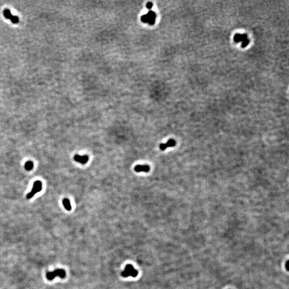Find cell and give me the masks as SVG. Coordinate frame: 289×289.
Here are the masks:
<instances>
[{
	"instance_id": "obj_1",
	"label": "cell",
	"mask_w": 289,
	"mask_h": 289,
	"mask_svg": "<svg viewBox=\"0 0 289 289\" xmlns=\"http://www.w3.org/2000/svg\"><path fill=\"white\" fill-rule=\"evenodd\" d=\"M138 272L137 270L133 267V265L128 264L125 268V270L122 272L121 275L124 277H128L129 276H132L133 277H135L137 276Z\"/></svg>"
},
{
	"instance_id": "obj_2",
	"label": "cell",
	"mask_w": 289,
	"mask_h": 289,
	"mask_svg": "<svg viewBox=\"0 0 289 289\" xmlns=\"http://www.w3.org/2000/svg\"><path fill=\"white\" fill-rule=\"evenodd\" d=\"M66 276V273L64 269H56L55 271L52 272H48L47 273V278L48 280L52 281L56 276H59L62 278H65Z\"/></svg>"
},
{
	"instance_id": "obj_3",
	"label": "cell",
	"mask_w": 289,
	"mask_h": 289,
	"mask_svg": "<svg viewBox=\"0 0 289 289\" xmlns=\"http://www.w3.org/2000/svg\"><path fill=\"white\" fill-rule=\"evenodd\" d=\"M42 184L41 182L39 181L35 182L34 184H33V187L32 189V191L26 196L27 199H29L32 198L36 193H37L42 190Z\"/></svg>"
},
{
	"instance_id": "obj_4",
	"label": "cell",
	"mask_w": 289,
	"mask_h": 289,
	"mask_svg": "<svg viewBox=\"0 0 289 289\" xmlns=\"http://www.w3.org/2000/svg\"><path fill=\"white\" fill-rule=\"evenodd\" d=\"M156 18V15L154 12L149 11L147 14L142 17L141 19L142 22L148 23L150 24H153Z\"/></svg>"
},
{
	"instance_id": "obj_5",
	"label": "cell",
	"mask_w": 289,
	"mask_h": 289,
	"mask_svg": "<svg viewBox=\"0 0 289 289\" xmlns=\"http://www.w3.org/2000/svg\"><path fill=\"white\" fill-rule=\"evenodd\" d=\"M74 160L76 162L80 163L82 164H85L89 160V157L87 155L80 156L79 155H76L74 158Z\"/></svg>"
},
{
	"instance_id": "obj_6",
	"label": "cell",
	"mask_w": 289,
	"mask_h": 289,
	"mask_svg": "<svg viewBox=\"0 0 289 289\" xmlns=\"http://www.w3.org/2000/svg\"><path fill=\"white\" fill-rule=\"evenodd\" d=\"M134 170L137 172H147L150 170V167L147 165H137L134 167Z\"/></svg>"
},
{
	"instance_id": "obj_7",
	"label": "cell",
	"mask_w": 289,
	"mask_h": 289,
	"mask_svg": "<svg viewBox=\"0 0 289 289\" xmlns=\"http://www.w3.org/2000/svg\"><path fill=\"white\" fill-rule=\"evenodd\" d=\"M176 145V141L173 139H170L168 141L166 144H161L160 145V148L162 151H164L169 147H173Z\"/></svg>"
},
{
	"instance_id": "obj_8",
	"label": "cell",
	"mask_w": 289,
	"mask_h": 289,
	"mask_svg": "<svg viewBox=\"0 0 289 289\" xmlns=\"http://www.w3.org/2000/svg\"><path fill=\"white\" fill-rule=\"evenodd\" d=\"M63 206L64 208L66 209V210L70 211L71 210L72 207H71V205L70 204V200L68 199H63Z\"/></svg>"
},
{
	"instance_id": "obj_9",
	"label": "cell",
	"mask_w": 289,
	"mask_h": 289,
	"mask_svg": "<svg viewBox=\"0 0 289 289\" xmlns=\"http://www.w3.org/2000/svg\"><path fill=\"white\" fill-rule=\"evenodd\" d=\"M25 168L27 170H31L33 168V163L32 161H28L25 163Z\"/></svg>"
},
{
	"instance_id": "obj_10",
	"label": "cell",
	"mask_w": 289,
	"mask_h": 289,
	"mask_svg": "<svg viewBox=\"0 0 289 289\" xmlns=\"http://www.w3.org/2000/svg\"><path fill=\"white\" fill-rule=\"evenodd\" d=\"M4 15L6 18L9 19H11V18H12V17L13 16L11 15L10 11V10L8 9H5V10L4 11Z\"/></svg>"
},
{
	"instance_id": "obj_11",
	"label": "cell",
	"mask_w": 289,
	"mask_h": 289,
	"mask_svg": "<svg viewBox=\"0 0 289 289\" xmlns=\"http://www.w3.org/2000/svg\"><path fill=\"white\" fill-rule=\"evenodd\" d=\"M10 20H11V22L13 23H15V24H16V23H18V22H19V18H18V17L17 16H13Z\"/></svg>"
},
{
	"instance_id": "obj_12",
	"label": "cell",
	"mask_w": 289,
	"mask_h": 289,
	"mask_svg": "<svg viewBox=\"0 0 289 289\" xmlns=\"http://www.w3.org/2000/svg\"><path fill=\"white\" fill-rule=\"evenodd\" d=\"M153 6V4L151 3H148L147 4V7L148 9H151Z\"/></svg>"
}]
</instances>
